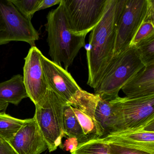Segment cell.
<instances>
[{"label":"cell","mask_w":154,"mask_h":154,"mask_svg":"<svg viewBox=\"0 0 154 154\" xmlns=\"http://www.w3.org/2000/svg\"><path fill=\"white\" fill-rule=\"evenodd\" d=\"M135 47L144 65L154 63V35L140 42Z\"/></svg>","instance_id":"ffe728a7"},{"label":"cell","mask_w":154,"mask_h":154,"mask_svg":"<svg viewBox=\"0 0 154 154\" xmlns=\"http://www.w3.org/2000/svg\"><path fill=\"white\" fill-rule=\"evenodd\" d=\"M108 0H63L70 30L86 35L101 19Z\"/></svg>","instance_id":"9c48e42d"},{"label":"cell","mask_w":154,"mask_h":154,"mask_svg":"<svg viewBox=\"0 0 154 154\" xmlns=\"http://www.w3.org/2000/svg\"><path fill=\"white\" fill-rule=\"evenodd\" d=\"M68 139L66 141L65 145L66 150H70V151L72 152L77 147L79 143L77 140L75 139L74 138L69 137Z\"/></svg>","instance_id":"484cf974"},{"label":"cell","mask_w":154,"mask_h":154,"mask_svg":"<svg viewBox=\"0 0 154 154\" xmlns=\"http://www.w3.org/2000/svg\"><path fill=\"white\" fill-rule=\"evenodd\" d=\"M8 105L7 103L0 101V113H5Z\"/></svg>","instance_id":"4316f807"},{"label":"cell","mask_w":154,"mask_h":154,"mask_svg":"<svg viewBox=\"0 0 154 154\" xmlns=\"http://www.w3.org/2000/svg\"><path fill=\"white\" fill-rule=\"evenodd\" d=\"M72 109L88 139L98 138L96 125L91 118L77 108L72 107Z\"/></svg>","instance_id":"d6986e66"},{"label":"cell","mask_w":154,"mask_h":154,"mask_svg":"<svg viewBox=\"0 0 154 154\" xmlns=\"http://www.w3.org/2000/svg\"><path fill=\"white\" fill-rule=\"evenodd\" d=\"M66 103L48 89L44 99L36 104L34 119L51 152L62 146L65 137L63 128L64 109Z\"/></svg>","instance_id":"277c9868"},{"label":"cell","mask_w":154,"mask_h":154,"mask_svg":"<svg viewBox=\"0 0 154 154\" xmlns=\"http://www.w3.org/2000/svg\"><path fill=\"white\" fill-rule=\"evenodd\" d=\"M22 120L11 117L6 113H0V137L8 142L25 123Z\"/></svg>","instance_id":"e0dca14e"},{"label":"cell","mask_w":154,"mask_h":154,"mask_svg":"<svg viewBox=\"0 0 154 154\" xmlns=\"http://www.w3.org/2000/svg\"><path fill=\"white\" fill-rule=\"evenodd\" d=\"M17 10L28 20L31 21L38 11L41 0H10Z\"/></svg>","instance_id":"44dd1931"},{"label":"cell","mask_w":154,"mask_h":154,"mask_svg":"<svg viewBox=\"0 0 154 154\" xmlns=\"http://www.w3.org/2000/svg\"><path fill=\"white\" fill-rule=\"evenodd\" d=\"M110 102L119 112L120 131L147 128L154 131V95L138 98L119 96Z\"/></svg>","instance_id":"52a82bcc"},{"label":"cell","mask_w":154,"mask_h":154,"mask_svg":"<svg viewBox=\"0 0 154 154\" xmlns=\"http://www.w3.org/2000/svg\"><path fill=\"white\" fill-rule=\"evenodd\" d=\"M146 21L154 22L150 0H124L116 21L113 57L129 47L138 29Z\"/></svg>","instance_id":"5b68a950"},{"label":"cell","mask_w":154,"mask_h":154,"mask_svg":"<svg viewBox=\"0 0 154 154\" xmlns=\"http://www.w3.org/2000/svg\"><path fill=\"white\" fill-rule=\"evenodd\" d=\"M145 66L136 48L129 47L112 58L94 94L107 101L115 100L123 86Z\"/></svg>","instance_id":"3957f363"},{"label":"cell","mask_w":154,"mask_h":154,"mask_svg":"<svg viewBox=\"0 0 154 154\" xmlns=\"http://www.w3.org/2000/svg\"><path fill=\"white\" fill-rule=\"evenodd\" d=\"M124 0H108L104 14L91 31L86 49L88 78L87 84L95 89L114 54L116 23Z\"/></svg>","instance_id":"6da1fadb"},{"label":"cell","mask_w":154,"mask_h":154,"mask_svg":"<svg viewBox=\"0 0 154 154\" xmlns=\"http://www.w3.org/2000/svg\"><path fill=\"white\" fill-rule=\"evenodd\" d=\"M42 52L35 46L31 47L25 57L23 80L29 98L36 105L45 96L48 87L43 70Z\"/></svg>","instance_id":"30bf717a"},{"label":"cell","mask_w":154,"mask_h":154,"mask_svg":"<svg viewBox=\"0 0 154 154\" xmlns=\"http://www.w3.org/2000/svg\"><path fill=\"white\" fill-rule=\"evenodd\" d=\"M28 97L21 75H14L9 80L0 83V101L17 105Z\"/></svg>","instance_id":"9a60e30c"},{"label":"cell","mask_w":154,"mask_h":154,"mask_svg":"<svg viewBox=\"0 0 154 154\" xmlns=\"http://www.w3.org/2000/svg\"><path fill=\"white\" fill-rule=\"evenodd\" d=\"M0 154H16L8 142L0 143Z\"/></svg>","instance_id":"d4e9b609"},{"label":"cell","mask_w":154,"mask_h":154,"mask_svg":"<svg viewBox=\"0 0 154 154\" xmlns=\"http://www.w3.org/2000/svg\"><path fill=\"white\" fill-rule=\"evenodd\" d=\"M4 141H4L0 137V143H2V142H4Z\"/></svg>","instance_id":"83f0119b"},{"label":"cell","mask_w":154,"mask_h":154,"mask_svg":"<svg viewBox=\"0 0 154 154\" xmlns=\"http://www.w3.org/2000/svg\"><path fill=\"white\" fill-rule=\"evenodd\" d=\"M154 35V22L146 21L140 27L132 39L129 47H136L138 44Z\"/></svg>","instance_id":"7402d4cb"},{"label":"cell","mask_w":154,"mask_h":154,"mask_svg":"<svg viewBox=\"0 0 154 154\" xmlns=\"http://www.w3.org/2000/svg\"><path fill=\"white\" fill-rule=\"evenodd\" d=\"M8 143L16 154H40L48 146L34 118L25 123Z\"/></svg>","instance_id":"7c38bea8"},{"label":"cell","mask_w":154,"mask_h":154,"mask_svg":"<svg viewBox=\"0 0 154 154\" xmlns=\"http://www.w3.org/2000/svg\"><path fill=\"white\" fill-rule=\"evenodd\" d=\"M41 63L48 88L61 98L66 105H71L78 91L82 90L71 74L42 54Z\"/></svg>","instance_id":"8fae6325"},{"label":"cell","mask_w":154,"mask_h":154,"mask_svg":"<svg viewBox=\"0 0 154 154\" xmlns=\"http://www.w3.org/2000/svg\"><path fill=\"white\" fill-rule=\"evenodd\" d=\"M38 32L10 0H0V45L11 41H22L35 46Z\"/></svg>","instance_id":"ba28073f"},{"label":"cell","mask_w":154,"mask_h":154,"mask_svg":"<svg viewBox=\"0 0 154 154\" xmlns=\"http://www.w3.org/2000/svg\"><path fill=\"white\" fill-rule=\"evenodd\" d=\"M111 154H153L141 149L108 143Z\"/></svg>","instance_id":"603a6c76"},{"label":"cell","mask_w":154,"mask_h":154,"mask_svg":"<svg viewBox=\"0 0 154 154\" xmlns=\"http://www.w3.org/2000/svg\"><path fill=\"white\" fill-rule=\"evenodd\" d=\"M45 27L51 60L60 66L63 64L67 71L85 46L86 35H77L70 30L63 0L57 8L48 12Z\"/></svg>","instance_id":"7a4b0ae2"},{"label":"cell","mask_w":154,"mask_h":154,"mask_svg":"<svg viewBox=\"0 0 154 154\" xmlns=\"http://www.w3.org/2000/svg\"><path fill=\"white\" fill-rule=\"evenodd\" d=\"M63 119L65 135L77 140L79 144L89 140L85 135L72 106L66 104L65 106Z\"/></svg>","instance_id":"2e32d148"},{"label":"cell","mask_w":154,"mask_h":154,"mask_svg":"<svg viewBox=\"0 0 154 154\" xmlns=\"http://www.w3.org/2000/svg\"><path fill=\"white\" fill-rule=\"evenodd\" d=\"M98 139L106 143L141 149L154 154V131L147 128L122 131Z\"/></svg>","instance_id":"4fadbf2b"},{"label":"cell","mask_w":154,"mask_h":154,"mask_svg":"<svg viewBox=\"0 0 154 154\" xmlns=\"http://www.w3.org/2000/svg\"><path fill=\"white\" fill-rule=\"evenodd\" d=\"M71 154H111L109 146L98 139L90 140L78 144Z\"/></svg>","instance_id":"ac0fdd59"},{"label":"cell","mask_w":154,"mask_h":154,"mask_svg":"<svg viewBox=\"0 0 154 154\" xmlns=\"http://www.w3.org/2000/svg\"><path fill=\"white\" fill-rule=\"evenodd\" d=\"M71 106L91 118L96 125L98 138L120 131L119 113L116 107L98 94L82 89L75 95Z\"/></svg>","instance_id":"8992f818"},{"label":"cell","mask_w":154,"mask_h":154,"mask_svg":"<svg viewBox=\"0 0 154 154\" xmlns=\"http://www.w3.org/2000/svg\"><path fill=\"white\" fill-rule=\"evenodd\" d=\"M62 0H41L38 11L51 8L55 5H58L62 2Z\"/></svg>","instance_id":"cb8c5ba5"},{"label":"cell","mask_w":154,"mask_h":154,"mask_svg":"<svg viewBox=\"0 0 154 154\" xmlns=\"http://www.w3.org/2000/svg\"><path fill=\"white\" fill-rule=\"evenodd\" d=\"M129 98L154 95V63L145 66L122 89Z\"/></svg>","instance_id":"5bb4252c"}]
</instances>
